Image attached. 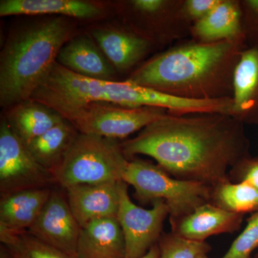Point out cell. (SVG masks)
I'll return each instance as SVG.
<instances>
[{
  "mask_svg": "<svg viewBox=\"0 0 258 258\" xmlns=\"http://www.w3.org/2000/svg\"><path fill=\"white\" fill-rule=\"evenodd\" d=\"M120 144L128 160L148 156L175 179L210 187L250 157L243 123L225 113H167Z\"/></svg>",
  "mask_w": 258,
  "mask_h": 258,
  "instance_id": "1",
  "label": "cell"
},
{
  "mask_svg": "<svg viewBox=\"0 0 258 258\" xmlns=\"http://www.w3.org/2000/svg\"><path fill=\"white\" fill-rule=\"evenodd\" d=\"M245 40L202 42L171 49L141 64L126 81L180 98H231L234 71L245 50Z\"/></svg>",
  "mask_w": 258,
  "mask_h": 258,
  "instance_id": "2",
  "label": "cell"
},
{
  "mask_svg": "<svg viewBox=\"0 0 258 258\" xmlns=\"http://www.w3.org/2000/svg\"><path fill=\"white\" fill-rule=\"evenodd\" d=\"M78 33L77 20L62 16L31 17L10 29L0 53L2 108L30 99Z\"/></svg>",
  "mask_w": 258,
  "mask_h": 258,
  "instance_id": "3",
  "label": "cell"
},
{
  "mask_svg": "<svg viewBox=\"0 0 258 258\" xmlns=\"http://www.w3.org/2000/svg\"><path fill=\"white\" fill-rule=\"evenodd\" d=\"M30 99L50 107L60 114L92 102L129 108L157 107L175 115L188 114L198 108L195 100L159 92L127 81L87 79L68 71L57 62Z\"/></svg>",
  "mask_w": 258,
  "mask_h": 258,
  "instance_id": "4",
  "label": "cell"
},
{
  "mask_svg": "<svg viewBox=\"0 0 258 258\" xmlns=\"http://www.w3.org/2000/svg\"><path fill=\"white\" fill-rule=\"evenodd\" d=\"M118 140L79 133L58 167L52 173L62 189L81 184L121 181L128 162Z\"/></svg>",
  "mask_w": 258,
  "mask_h": 258,
  "instance_id": "5",
  "label": "cell"
},
{
  "mask_svg": "<svg viewBox=\"0 0 258 258\" xmlns=\"http://www.w3.org/2000/svg\"><path fill=\"white\" fill-rule=\"evenodd\" d=\"M122 180L133 186L134 197L139 203L164 201L169 210L171 226L201 205L210 203V186L175 179L160 166L143 159L129 160Z\"/></svg>",
  "mask_w": 258,
  "mask_h": 258,
  "instance_id": "6",
  "label": "cell"
},
{
  "mask_svg": "<svg viewBox=\"0 0 258 258\" xmlns=\"http://www.w3.org/2000/svg\"><path fill=\"white\" fill-rule=\"evenodd\" d=\"M166 111L157 107L129 108L92 102L62 112L60 115L71 122L80 133L118 141L165 116Z\"/></svg>",
  "mask_w": 258,
  "mask_h": 258,
  "instance_id": "7",
  "label": "cell"
},
{
  "mask_svg": "<svg viewBox=\"0 0 258 258\" xmlns=\"http://www.w3.org/2000/svg\"><path fill=\"white\" fill-rule=\"evenodd\" d=\"M52 173L32 157L3 117L0 123V197L23 190L52 187Z\"/></svg>",
  "mask_w": 258,
  "mask_h": 258,
  "instance_id": "8",
  "label": "cell"
},
{
  "mask_svg": "<svg viewBox=\"0 0 258 258\" xmlns=\"http://www.w3.org/2000/svg\"><path fill=\"white\" fill-rule=\"evenodd\" d=\"M128 186L120 181L117 220L124 236L125 258H141L158 243L169 210L162 200L154 201L150 210L137 206L129 197Z\"/></svg>",
  "mask_w": 258,
  "mask_h": 258,
  "instance_id": "9",
  "label": "cell"
},
{
  "mask_svg": "<svg viewBox=\"0 0 258 258\" xmlns=\"http://www.w3.org/2000/svg\"><path fill=\"white\" fill-rule=\"evenodd\" d=\"M54 187L28 232L42 242L77 258L76 250L81 227L71 212L66 194Z\"/></svg>",
  "mask_w": 258,
  "mask_h": 258,
  "instance_id": "10",
  "label": "cell"
},
{
  "mask_svg": "<svg viewBox=\"0 0 258 258\" xmlns=\"http://www.w3.org/2000/svg\"><path fill=\"white\" fill-rule=\"evenodd\" d=\"M113 10L112 3L94 0H1L0 16H62L96 21Z\"/></svg>",
  "mask_w": 258,
  "mask_h": 258,
  "instance_id": "11",
  "label": "cell"
},
{
  "mask_svg": "<svg viewBox=\"0 0 258 258\" xmlns=\"http://www.w3.org/2000/svg\"><path fill=\"white\" fill-rule=\"evenodd\" d=\"M117 74H123L146 57L152 42L125 25L103 23L89 32Z\"/></svg>",
  "mask_w": 258,
  "mask_h": 258,
  "instance_id": "12",
  "label": "cell"
},
{
  "mask_svg": "<svg viewBox=\"0 0 258 258\" xmlns=\"http://www.w3.org/2000/svg\"><path fill=\"white\" fill-rule=\"evenodd\" d=\"M56 62L75 74L98 81H115L117 72L89 32L78 33L60 49Z\"/></svg>",
  "mask_w": 258,
  "mask_h": 258,
  "instance_id": "13",
  "label": "cell"
},
{
  "mask_svg": "<svg viewBox=\"0 0 258 258\" xmlns=\"http://www.w3.org/2000/svg\"><path fill=\"white\" fill-rule=\"evenodd\" d=\"M120 181L76 185L64 189L70 208L81 228L95 220L117 218Z\"/></svg>",
  "mask_w": 258,
  "mask_h": 258,
  "instance_id": "14",
  "label": "cell"
},
{
  "mask_svg": "<svg viewBox=\"0 0 258 258\" xmlns=\"http://www.w3.org/2000/svg\"><path fill=\"white\" fill-rule=\"evenodd\" d=\"M232 115L258 124V45L246 48L236 66L232 83Z\"/></svg>",
  "mask_w": 258,
  "mask_h": 258,
  "instance_id": "15",
  "label": "cell"
},
{
  "mask_svg": "<svg viewBox=\"0 0 258 258\" xmlns=\"http://www.w3.org/2000/svg\"><path fill=\"white\" fill-rule=\"evenodd\" d=\"M243 215L232 213L209 203L171 225V232L189 240L205 242L210 236L238 230Z\"/></svg>",
  "mask_w": 258,
  "mask_h": 258,
  "instance_id": "16",
  "label": "cell"
},
{
  "mask_svg": "<svg viewBox=\"0 0 258 258\" xmlns=\"http://www.w3.org/2000/svg\"><path fill=\"white\" fill-rule=\"evenodd\" d=\"M77 258H125L124 236L116 217L95 220L81 228Z\"/></svg>",
  "mask_w": 258,
  "mask_h": 258,
  "instance_id": "17",
  "label": "cell"
},
{
  "mask_svg": "<svg viewBox=\"0 0 258 258\" xmlns=\"http://www.w3.org/2000/svg\"><path fill=\"white\" fill-rule=\"evenodd\" d=\"M3 117L25 146L64 119L55 110L32 99L5 109Z\"/></svg>",
  "mask_w": 258,
  "mask_h": 258,
  "instance_id": "18",
  "label": "cell"
},
{
  "mask_svg": "<svg viewBox=\"0 0 258 258\" xmlns=\"http://www.w3.org/2000/svg\"><path fill=\"white\" fill-rule=\"evenodd\" d=\"M53 187L23 190L0 197V226L15 232L28 231L50 198Z\"/></svg>",
  "mask_w": 258,
  "mask_h": 258,
  "instance_id": "19",
  "label": "cell"
},
{
  "mask_svg": "<svg viewBox=\"0 0 258 258\" xmlns=\"http://www.w3.org/2000/svg\"><path fill=\"white\" fill-rule=\"evenodd\" d=\"M194 32L204 42L246 39L240 5L235 2L220 0L209 14L197 21Z\"/></svg>",
  "mask_w": 258,
  "mask_h": 258,
  "instance_id": "20",
  "label": "cell"
},
{
  "mask_svg": "<svg viewBox=\"0 0 258 258\" xmlns=\"http://www.w3.org/2000/svg\"><path fill=\"white\" fill-rule=\"evenodd\" d=\"M79 133L76 126L64 118L25 147L39 164L52 173L63 160Z\"/></svg>",
  "mask_w": 258,
  "mask_h": 258,
  "instance_id": "21",
  "label": "cell"
},
{
  "mask_svg": "<svg viewBox=\"0 0 258 258\" xmlns=\"http://www.w3.org/2000/svg\"><path fill=\"white\" fill-rule=\"evenodd\" d=\"M210 203L239 215L254 213L258 211V189L245 181L226 180L211 187Z\"/></svg>",
  "mask_w": 258,
  "mask_h": 258,
  "instance_id": "22",
  "label": "cell"
},
{
  "mask_svg": "<svg viewBox=\"0 0 258 258\" xmlns=\"http://www.w3.org/2000/svg\"><path fill=\"white\" fill-rule=\"evenodd\" d=\"M0 241L12 258H76L30 235L0 226Z\"/></svg>",
  "mask_w": 258,
  "mask_h": 258,
  "instance_id": "23",
  "label": "cell"
},
{
  "mask_svg": "<svg viewBox=\"0 0 258 258\" xmlns=\"http://www.w3.org/2000/svg\"><path fill=\"white\" fill-rule=\"evenodd\" d=\"M157 244L159 258H199L211 249L205 241L189 240L172 232L162 233Z\"/></svg>",
  "mask_w": 258,
  "mask_h": 258,
  "instance_id": "24",
  "label": "cell"
},
{
  "mask_svg": "<svg viewBox=\"0 0 258 258\" xmlns=\"http://www.w3.org/2000/svg\"><path fill=\"white\" fill-rule=\"evenodd\" d=\"M258 247V211L247 220V226L221 258H250Z\"/></svg>",
  "mask_w": 258,
  "mask_h": 258,
  "instance_id": "25",
  "label": "cell"
},
{
  "mask_svg": "<svg viewBox=\"0 0 258 258\" xmlns=\"http://www.w3.org/2000/svg\"><path fill=\"white\" fill-rule=\"evenodd\" d=\"M232 182H245L258 189V157H249L234 166L229 172Z\"/></svg>",
  "mask_w": 258,
  "mask_h": 258,
  "instance_id": "26",
  "label": "cell"
},
{
  "mask_svg": "<svg viewBox=\"0 0 258 258\" xmlns=\"http://www.w3.org/2000/svg\"><path fill=\"white\" fill-rule=\"evenodd\" d=\"M243 5V28L246 39L251 42V46L258 45V0H247Z\"/></svg>",
  "mask_w": 258,
  "mask_h": 258,
  "instance_id": "27",
  "label": "cell"
},
{
  "mask_svg": "<svg viewBox=\"0 0 258 258\" xmlns=\"http://www.w3.org/2000/svg\"><path fill=\"white\" fill-rule=\"evenodd\" d=\"M220 0H188L185 2L184 11L190 18L200 20L206 16Z\"/></svg>",
  "mask_w": 258,
  "mask_h": 258,
  "instance_id": "28",
  "label": "cell"
},
{
  "mask_svg": "<svg viewBox=\"0 0 258 258\" xmlns=\"http://www.w3.org/2000/svg\"><path fill=\"white\" fill-rule=\"evenodd\" d=\"M159 247H158V244H156L155 245L153 246L152 248L148 251L147 253L145 255L141 258H159Z\"/></svg>",
  "mask_w": 258,
  "mask_h": 258,
  "instance_id": "29",
  "label": "cell"
},
{
  "mask_svg": "<svg viewBox=\"0 0 258 258\" xmlns=\"http://www.w3.org/2000/svg\"><path fill=\"white\" fill-rule=\"evenodd\" d=\"M0 258H12L9 252H8V250H7L4 246L2 245V244L1 247H0Z\"/></svg>",
  "mask_w": 258,
  "mask_h": 258,
  "instance_id": "30",
  "label": "cell"
},
{
  "mask_svg": "<svg viewBox=\"0 0 258 258\" xmlns=\"http://www.w3.org/2000/svg\"><path fill=\"white\" fill-rule=\"evenodd\" d=\"M199 258H209L208 257V254H203V255L200 256Z\"/></svg>",
  "mask_w": 258,
  "mask_h": 258,
  "instance_id": "31",
  "label": "cell"
},
{
  "mask_svg": "<svg viewBox=\"0 0 258 258\" xmlns=\"http://www.w3.org/2000/svg\"><path fill=\"white\" fill-rule=\"evenodd\" d=\"M257 258H258V253H257Z\"/></svg>",
  "mask_w": 258,
  "mask_h": 258,
  "instance_id": "32",
  "label": "cell"
}]
</instances>
